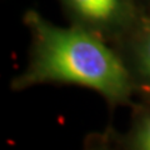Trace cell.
<instances>
[{
  "label": "cell",
  "instance_id": "3",
  "mask_svg": "<svg viewBox=\"0 0 150 150\" xmlns=\"http://www.w3.org/2000/svg\"><path fill=\"white\" fill-rule=\"evenodd\" d=\"M128 34V58L124 62L133 79L134 90L150 96V18L139 16Z\"/></svg>",
  "mask_w": 150,
  "mask_h": 150
},
{
  "label": "cell",
  "instance_id": "1",
  "mask_svg": "<svg viewBox=\"0 0 150 150\" xmlns=\"http://www.w3.org/2000/svg\"><path fill=\"white\" fill-rule=\"evenodd\" d=\"M24 23L31 34L30 59L13 80V89L73 84L98 91L112 105L129 103L135 91L130 71L103 38L75 24L54 25L35 10L24 14Z\"/></svg>",
  "mask_w": 150,
  "mask_h": 150
},
{
  "label": "cell",
  "instance_id": "4",
  "mask_svg": "<svg viewBox=\"0 0 150 150\" xmlns=\"http://www.w3.org/2000/svg\"><path fill=\"white\" fill-rule=\"evenodd\" d=\"M130 150H150V111L138 119L129 138Z\"/></svg>",
  "mask_w": 150,
  "mask_h": 150
},
{
  "label": "cell",
  "instance_id": "2",
  "mask_svg": "<svg viewBox=\"0 0 150 150\" xmlns=\"http://www.w3.org/2000/svg\"><path fill=\"white\" fill-rule=\"evenodd\" d=\"M74 24L103 39L125 35L138 20L134 0H62Z\"/></svg>",
  "mask_w": 150,
  "mask_h": 150
}]
</instances>
